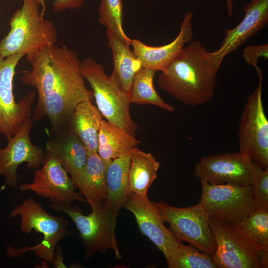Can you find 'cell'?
Returning <instances> with one entry per match:
<instances>
[{
	"mask_svg": "<svg viewBox=\"0 0 268 268\" xmlns=\"http://www.w3.org/2000/svg\"><path fill=\"white\" fill-rule=\"evenodd\" d=\"M27 60L32 69L23 72L21 81L37 94L33 121L48 118L53 135L68 127L80 102L92 101V91L85 85L78 54L66 46L55 44Z\"/></svg>",
	"mask_w": 268,
	"mask_h": 268,
	"instance_id": "1",
	"label": "cell"
},
{
	"mask_svg": "<svg viewBox=\"0 0 268 268\" xmlns=\"http://www.w3.org/2000/svg\"><path fill=\"white\" fill-rule=\"evenodd\" d=\"M208 53L200 42L191 41L161 72L158 79L160 88L188 106L210 101L214 95L216 76L207 65Z\"/></svg>",
	"mask_w": 268,
	"mask_h": 268,
	"instance_id": "2",
	"label": "cell"
},
{
	"mask_svg": "<svg viewBox=\"0 0 268 268\" xmlns=\"http://www.w3.org/2000/svg\"><path fill=\"white\" fill-rule=\"evenodd\" d=\"M21 8L11 17L8 34L0 42V56L15 55L34 57L57 41L56 28L45 19L37 0H22Z\"/></svg>",
	"mask_w": 268,
	"mask_h": 268,
	"instance_id": "3",
	"label": "cell"
},
{
	"mask_svg": "<svg viewBox=\"0 0 268 268\" xmlns=\"http://www.w3.org/2000/svg\"><path fill=\"white\" fill-rule=\"evenodd\" d=\"M20 216V228L25 233L32 231L43 235L40 243L33 246L16 249L7 247V255L12 258L22 256L25 252L34 251L36 256L53 264L55 248L61 239L73 232L67 229L69 221L63 215L54 216L47 212L34 198L29 197L10 213L11 218Z\"/></svg>",
	"mask_w": 268,
	"mask_h": 268,
	"instance_id": "4",
	"label": "cell"
},
{
	"mask_svg": "<svg viewBox=\"0 0 268 268\" xmlns=\"http://www.w3.org/2000/svg\"><path fill=\"white\" fill-rule=\"evenodd\" d=\"M81 73L89 83L97 107L109 123L135 137L138 127L132 119L129 95L112 73L106 74L104 66L91 57L81 62Z\"/></svg>",
	"mask_w": 268,
	"mask_h": 268,
	"instance_id": "5",
	"label": "cell"
},
{
	"mask_svg": "<svg viewBox=\"0 0 268 268\" xmlns=\"http://www.w3.org/2000/svg\"><path fill=\"white\" fill-rule=\"evenodd\" d=\"M209 225L216 246L212 258L218 268H268V247L255 244L237 224L210 217Z\"/></svg>",
	"mask_w": 268,
	"mask_h": 268,
	"instance_id": "6",
	"label": "cell"
},
{
	"mask_svg": "<svg viewBox=\"0 0 268 268\" xmlns=\"http://www.w3.org/2000/svg\"><path fill=\"white\" fill-rule=\"evenodd\" d=\"M259 83L248 98L240 117L238 131L239 152L262 169H268V121L262 97L263 72L255 68Z\"/></svg>",
	"mask_w": 268,
	"mask_h": 268,
	"instance_id": "7",
	"label": "cell"
},
{
	"mask_svg": "<svg viewBox=\"0 0 268 268\" xmlns=\"http://www.w3.org/2000/svg\"><path fill=\"white\" fill-rule=\"evenodd\" d=\"M50 208L55 212L68 215L74 222L85 249L86 259L97 252L103 253L108 249L113 250L117 259L121 258L115 235L116 218L104 203L92 210L88 215H84L76 205L52 204Z\"/></svg>",
	"mask_w": 268,
	"mask_h": 268,
	"instance_id": "8",
	"label": "cell"
},
{
	"mask_svg": "<svg viewBox=\"0 0 268 268\" xmlns=\"http://www.w3.org/2000/svg\"><path fill=\"white\" fill-rule=\"evenodd\" d=\"M154 204L179 241H186L201 252L214 254L216 246L209 225L210 216L199 202L185 208L172 206L162 201Z\"/></svg>",
	"mask_w": 268,
	"mask_h": 268,
	"instance_id": "9",
	"label": "cell"
},
{
	"mask_svg": "<svg viewBox=\"0 0 268 268\" xmlns=\"http://www.w3.org/2000/svg\"><path fill=\"white\" fill-rule=\"evenodd\" d=\"M201 181L199 203L210 217L238 225L255 209L251 185H211Z\"/></svg>",
	"mask_w": 268,
	"mask_h": 268,
	"instance_id": "10",
	"label": "cell"
},
{
	"mask_svg": "<svg viewBox=\"0 0 268 268\" xmlns=\"http://www.w3.org/2000/svg\"><path fill=\"white\" fill-rule=\"evenodd\" d=\"M22 54L2 58L0 56V132L7 139L14 135L25 120L31 117L35 100V89L24 95L17 103L13 93L15 69Z\"/></svg>",
	"mask_w": 268,
	"mask_h": 268,
	"instance_id": "11",
	"label": "cell"
},
{
	"mask_svg": "<svg viewBox=\"0 0 268 268\" xmlns=\"http://www.w3.org/2000/svg\"><path fill=\"white\" fill-rule=\"evenodd\" d=\"M262 169L248 157L238 153L209 155L195 164V177L211 185H251Z\"/></svg>",
	"mask_w": 268,
	"mask_h": 268,
	"instance_id": "12",
	"label": "cell"
},
{
	"mask_svg": "<svg viewBox=\"0 0 268 268\" xmlns=\"http://www.w3.org/2000/svg\"><path fill=\"white\" fill-rule=\"evenodd\" d=\"M42 164L31 183L19 186L21 191L34 192L57 205L71 204L75 201L87 203L84 196L75 191L71 178L53 156L45 152Z\"/></svg>",
	"mask_w": 268,
	"mask_h": 268,
	"instance_id": "13",
	"label": "cell"
},
{
	"mask_svg": "<svg viewBox=\"0 0 268 268\" xmlns=\"http://www.w3.org/2000/svg\"><path fill=\"white\" fill-rule=\"evenodd\" d=\"M33 120L28 117L17 133L8 138V144L4 148H0V176L4 177L5 184L14 189L18 186V166L27 163L28 168H38L45 156V151L31 140L30 133Z\"/></svg>",
	"mask_w": 268,
	"mask_h": 268,
	"instance_id": "14",
	"label": "cell"
},
{
	"mask_svg": "<svg viewBox=\"0 0 268 268\" xmlns=\"http://www.w3.org/2000/svg\"><path fill=\"white\" fill-rule=\"evenodd\" d=\"M244 10L245 14L241 21L234 28L225 29V36L220 47L208 53L207 65L216 76L224 58L236 51L268 23V0H252Z\"/></svg>",
	"mask_w": 268,
	"mask_h": 268,
	"instance_id": "15",
	"label": "cell"
},
{
	"mask_svg": "<svg viewBox=\"0 0 268 268\" xmlns=\"http://www.w3.org/2000/svg\"><path fill=\"white\" fill-rule=\"evenodd\" d=\"M124 207L135 216L138 227L166 259L180 242L164 224L161 215L147 196L132 193Z\"/></svg>",
	"mask_w": 268,
	"mask_h": 268,
	"instance_id": "16",
	"label": "cell"
},
{
	"mask_svg": "<svg viewBox=\"0 0 268 268\" xmlns=\"http://www.w3.org/2000/svg\"><path fill=\"white\" fill-rule=\"evenodd\" d=\"M189 12L184 16L180 31L176 38L170 43L161 46H151L138 39H132L131 44L133 52L144 68L155 71H163L177 56L184 45L193 36L192 17Z\"/></svg>",
	"mask_w": 268,
	"mask_h": 268,
	"instance_id": "17",
	"label": "cell"
},
{
	"mask_svg": "<svg viewBox=\"0 0 268 268\" xmlns=\"http://www.w3.org/2000/svg\"><path fill=\"white\" fill-rule=\"evenodd\" d=\"M87 154L84 169L71 178L75 188L78 189L93 210L101 207L106 199V174L113 160L103 159L97 152Z\"/></svg>",
	"mask_w": 268,
	"mask_h": 268,
	"instance_id": "18",
	"label": "cell"
},
{
	"mask_svg": "<svg viewBox=\"0 0 268 268\" xmlns=\"http://www.w3.org/2000/svg\"><path fill=\"white\" fill-rule=\"evenodd\" d=\"M52 136L46 143L45 152L53 156L71 177L78 174L84 169L88 155L83 142L68 127Z\"/></svg>",
	"mask_w": 268,
	"mask_h": 268,
	"instance_id": "19",
	"label": "cell"
},
{
	"mask_svg": "<svg viewBox=\"0 0 268 268\" xmlns=\"http://www.w3.org/2000/svg\"><path fill=\"white\" fill-rule=\"evenodd\" d=\"M131 153L132 150L113 159L107 169V197L104 203L116 219L132 194L129 185Z\"/></svg>",
	"mask_w": 268,
	"mask_h": 268,
	"instance_id": "20",
	"label": "cell"
},
{
	"mask_svg": "<svg viewBox=\"0 0 268 268\" xmlns=\"http://www.w3.org/2000/svg\"><path fill=\"white\" fill-rule=\"evenodd\" d=\"M102 118L92 101L86 100L76 106L69 120L68 128L81 140L87 153L98 152V134Z\"/></svg>",
	"mask_w": 268,
	"mask_h": 268,
	"instance_id": "21",
	"label": "cell"
},
{
	"mask_svg": "<svg viewBox=\"0 0 268 268\" xmlns=\"http://www.w3.org/2000/svg\"><path fill=\"white\" fill-rule=\"evenodd\" d=\"M106 36L111 48L113 71L122 89L128 94L135 75L143 67L140 61L129 45L107 29Z\"/></svg>",
	"mask_w": 268,
	"mask_h": 268,
	"instance_id": "22",
	"label": "cell"
},
{
	"mask_svg": "<svg viewBox=\"0 0 268 268\" xmlns=\"http://www.w3.org/2000/svg\"><path fill=\"white\" fill-rule=\"evenodd\" d=\"M159 162L151 153L137 147L132 150L129 170V185L132 193L146 196L148 190L157 178Z\"/></svg>",
	"mask_w": 268,
	"mask_h": 268,
	"instance_id": "23",
	"label": "cell"
},
{
	"mask_svg": "<svg viewBox=\"0 0 268 268\" xmlns=\"http://www.w3.org/2000/svg\"><path fill=\"white\" fill-rule=\"evenodd\" d=\"M98 140L97 153L105 160H113L122 156L141 143L135 137L103 119Z\"/></svg>",
	"mask_w": 268,
	"mask_h": 268,
	"instance_id": "24",
	"label": "cell"
},
{
	"mask_svg": "<svg viewBox=\"0 0 268 268\" xmlns=\"http://www.w3.org/2000/svg\"><path fill=\"white\" fill-rule=\"evenodd\" d=\"M156 71L143 67L134 76L129 94L131 103L152 104L169 112L175 108L164 101L157 93L153 85Z\"/></svg>",
	"mask_w": 268,
	"mask_h": 268,
	"instance_id": "25",
	"label": "cell"
},
{
	"mask_svg": "<svg viewBox=\"0 0 268 268\" xmlns=\"http://www.w3.org/2000/svg\"><path fill=\"white\" fill-rule=\"evenodd\" d=\"M169 268H218L212 256L180 242L166 259Z\"/></svg>",
	"mask_w": 268,
	"mask_h": 268,
	"instance_id": "26",
	"label": "cell"
},
{
	"mask_svg": "<svg viewBox=\"0 0 268 268\" xmlns=\"http://www.w3.org/2000/svg\"><path fill=\"white\" fill-rule=\"evenodd\" d=\"M99 22L130 45L132 39L123 28V3L121 0H101L98 9Z\"/></svg>",
	"mask_w": 268,
	"mask_h": 268,
	"instance_id": "27",
	"label": "cell"
},
{
	"mask_svg": "<svg viewBox=\"0 0 268 268\" xmlns=\"http://www.w3.org/2000/svg\"><path fill=\"white\" fill-rule=\"evenodd\" d=\"M238 225L255 244L268 247V210L255 209Z\"/></svg>",
	"mask_w": 268,
	"mask_h": 268,
	"instance_id": "28",
	"label": "cell"
},
{
	"mask_svg": "<svg viewBox=\"0 0 268 268\" xmlns=\"http://www.w3.org/2000/svg\"><path fill=\"white\" fill-rule=\"evenodd\" d=\"M251 185L255 209L268 210V169H262Z\"/></svg>",
	"mask_w": 268,
	"mask_h": 268,
	"instance_id": "29",
	"label": "cell"
},
{
	"mask_svg": "<svg viewBox=\"0 0 268 268\" xmlns=\"http://www.w3.org/2000/svg\"><path fill=\"white\" fill-rule=\"evenodd\" d=\"M242 56L247 64L255 68L258 66L257 62L259 58H268V44L247 45L243 51Z\"/></svg>",
	"mask_w": 268,
	"mask_h": 268,
	"instance_id": "30",
	"label": "cell"
},
{
	"mask_svg": "<svg viewBox=\"0 0 268 268\" xmlns=\"http://www.w3.org/2000/svg\"><path fill=\"white\" fill-rule=\"evenodd\" d=\"M42 14L46 10L45 0H37ZM84 0H52V8L55 12L63 11L67 9L73 10L79 8L84 4Z\"/></svg>",
	"mask_w": 268,
	"mask_h": 268,
	"instance_id": "31",
	"label": "cell"
},
{
	"mask_svg": "<svg viewBox=\"0 0 268 268\" xmlns=\"http://www.w3.org/2000/svg\"><path fill=\"white\" fill-rule=\"evenodd\" d=\"M56 252L55 253L53 264L56 268H67L63 262V252L60 247L56 246L55 248Z\"/></svg>",
	"mask_w": 268,
	"mask_h": 268,
	"instance_id": "32",
	"label": "cell"
},
{
	"mask_svg": "<svg viewBox=\"0 0 268 268\" xmlns=\"http://www.w3.org/2000/svg\"><path fill=\"white\" fill-rule=\"evenodd\" d=\"M226 3L228 15L229 17L232 16L233 12L234 4L232 0H225Z\"/></svg>",
	"mask_w": 268,
	"mask_h": 268,
	"instance_id": "33",
	"label": "cell"
}]
</instances>
